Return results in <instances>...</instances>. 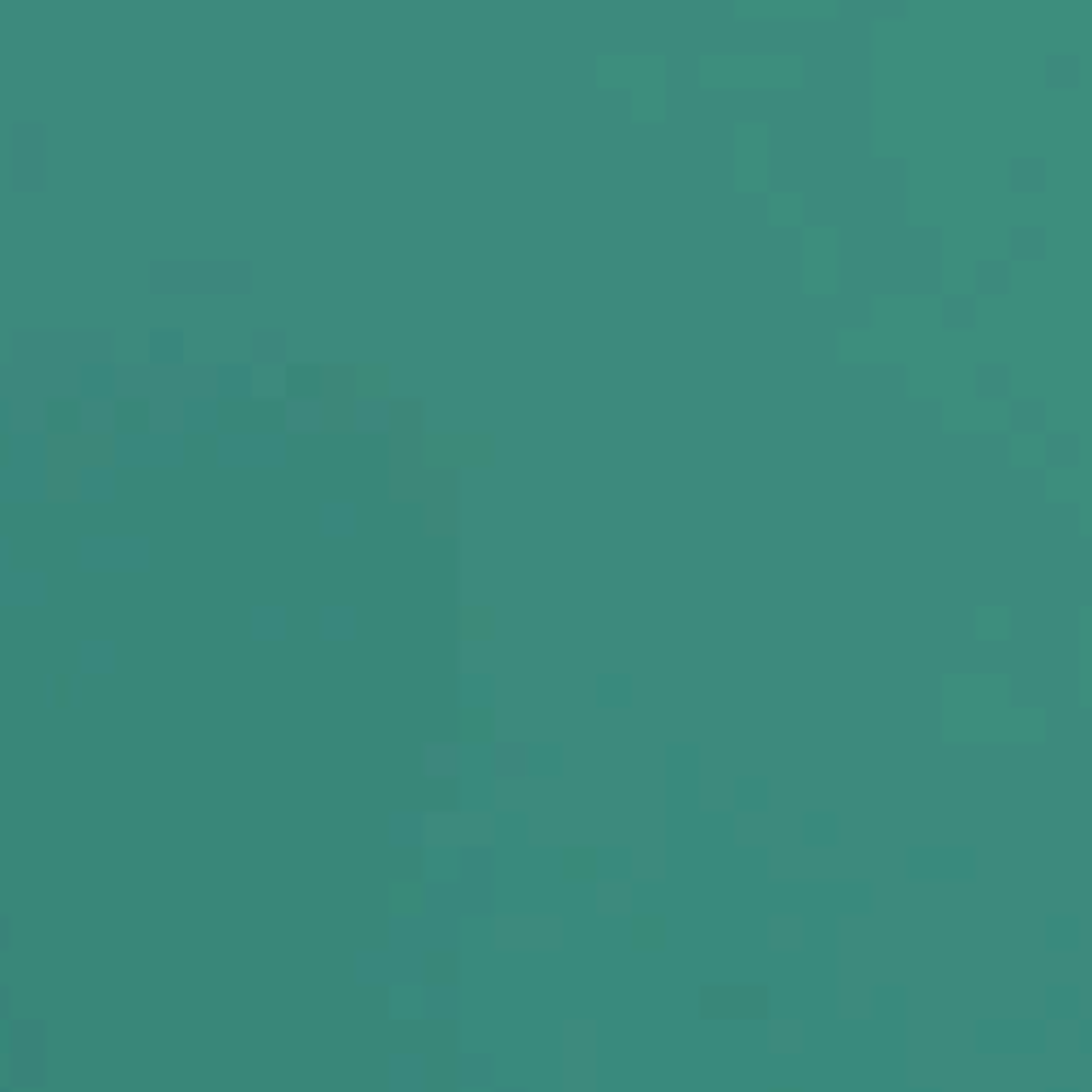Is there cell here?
<instances>
[{"mask_svg":"<svg viewBox=\"0 0 1092 1092\" xmlns=\"http://www.w3.org/2000/svg\"><path fill=\"white\" fill-rule=\"evenodd\" d=\"M218 388L227 397H248L252 393V372L248 368H218Z\"/></svg>","mask_w":1092,"mask_h":1092,"instance_id":"obj_3","label":"cell"},{"mask_svg":"<svg viewBox=\"0 0 1092 1092\" xmlns=\"http://www.w3.org/2000/svg\"><path fill=\"white\" fill-rule=\"evenodd\" d=\"M321 525H324L329 533H350V525H355V513H350L346 504L324 508V513H321Z\"/></svg>","mask_w":1092,"mask_h":1092,"instance_id":"obj_5","label":"cell"},{"mask_svg":"<svg viewBox=\"0 0 1092 1092\" xmlns=\"http://www.w3.org/2000/svg\"><path fill=\"white\" fill-rule=\"evenodd\" d=\"M5 419H9V405L0 402V427H5Z\"/></svg>","mask_w":1092,"mask_h":1092,"instance_id":"obj_7","label":"cell"},{"mask_svg":"<svg viewBox=\"0 0 1092 1092\" xmlns=\"http://www.w3.org/2000/svg\"><path fill=\"white\" fill-rule=\"evenodd\" d=\"M82 491H99V499L111 496V474H82Z\"/></svg>","mask_w":1092,"mask_h":1092,"instance_id":"obj_6","label":"cell"},{"mask_svg":"<svg viewBox=\"0 0 1092 1092\" xmlns=\"http://www.w3.org/2000/svg\"><path fill=\"white\" fill-rule=\"evenodd\" d=\"M218 422V405L214 402H184V427L188 432H210Z\"/></svg>","mask_w":1092,"mask_h":1092,"instance_id":"obj_2","label":"cell"},{"mask_svg":"<svg viewBox=\"0 0 1092 1092\" xmlns=\"http://www.w3.org/2000/svg\"><path fill=\"white\" fill-rule=\"evenodd\" d=\"M82 388H86V397H111V388H116V372H111V368H86L82 372Z\"/></svg>","mask_w":1092,"mask_h":1092,"instance_id":"obj_4","label":"cell"},{"mask_svg":"<svg viewBox=\"0 0 1092 1092\" xmlns=\"http://www.w3.org/2000/svg\"><path fill=\"white\" fill-rule=\"evenodd\" d=\"M150 355H154V363H180L184 358V338L180 333H154L150 338Z\"/></svg>","mask_w":1092,"mask_h":1092,"instance_id":"obj_1","label":"cell"}]
</instances>
